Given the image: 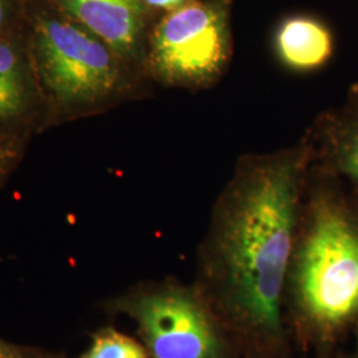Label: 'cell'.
I'll list each match as a JSON object with an SVG mask.
<instances>
[{
    "instance_id": "cell-9",
    "label": "cell",
    "mask_w": 358,
    "mask_h": 358,
    "mask_svg": "<svg viewBox=\"0 0 358 358\" xmlns=\"http://www.w3.org/2000/svg\"><path fill=\"white\" fill-rule=\"evenodd\" d=\"M83 358H148L145 349L128 336L106 331L96 336Z\"/></svg>"
},
{
    "instance_id": "cell-4",
    "label": "cell",
    "mask_w": 358,
    "mask_h": 358,
    "mask_svg": "<svg viewBox=\"0 0 358 358\" xmlns=\"http://www.w3.org/2000/svg\"><path fill=\"white\" fill-rule=\"evenodd\" d=\"M34 48L41 81L59 103H97L112 94L121 81L120 57L77 23L38 19Z\"/></svg>"
},
{
    "instance_id": "cell-8",
    "label": "cell",
    "mask_w": 358,
    "mask_h": 358,
    "mask_svg": "<svg viewBox=\"0 0 358 358\" xmlns=\"http://www.w3.org/2000/svg\"><path fill=\"white\" fill-rule=\"evenodd\" d=\"M26 75L22 59L11 43H0V121L13 118L26 103Z\"/></svg>"
},
{
    "instance_id": "cell-13",
    "label": "cell",
    "mask_w": 358,
    "mask_h": 358,
    "mask_svg": "<svg viewBox=\"0 0 358 358\" xmlns=\"http://www.w3.org/2000/svg\"><path fill=\"white\" fill-rule=\"evenodd\" d=\"M0 358H24L23 355L13 346L0 341Z\"/></svg>"
},
{
    "instance_id": "cell-1",
    "label": "cell",
    "mask_w": 358,
    "mask_h": 358,
    "mask_svg": "<svg viewBox=\"0 0 358 358\" xmlns=\"http://www.w3.org/2000/svg\"><path fill=\"white\" fill-rule=\"evenodd\" d=\"M306 153L300 148L245 158L227 187L213 232L224 301L252 332L276 336Z\"/></svg>"
},
{
    "instance_id": "cell-14",
    "label": "cell",
    "mask_w": 358,
    "mask_h": 358,
    "mask_svg": "<svg viewBox=\"0 0 358 358\" xmlns=\"http://www.w3.org/2000/svg\"><path fill=\"white\" fill-rule=\"evenodd\" d=\"M7 16V0H0V31Z\"/></svg>"
},
{
    "instance_id": "cell-2",
    "label": "cell",
    "mask_w": 358,
    "mask_h": 358,
    "mask_svg": "<svg viewBox=\"0 0 358 358\" xmlns=\"http://www.w3.org/2000/svg\"><path fill=\"white\" fill-rule=\"evenodd\" d=\"M294 294L315 327L333 331L358 315V224L340 206L317 202L294 256Z\"/></svg>"
},
{
    "instance_id": "cell-7",
    "label": "cell",
    "mask_w": 358,
    "mask_h": 358,
    "mask_svg": "<svg viewBox=\"0 0 358 358\" xmlns=\"http://www.w3.org/2000/svg\"><path fill=\"white\" fill-rule=\"evenodd\" d=\"M275 48L285 66L294 71H312L331 57L332 35L317 19L296 15L280 23L275 35Z\"/></svg>"
},
{
    "instance_id": "cell-11",
    "label": "cell",
    "mask_w": 358,
    "mask_h": 358,
    "mask_svg": "<svg viewBox=\"0 0 358 358\" xmlns=\"http://www.w3.org/2000/svg\"><path fill=\"white\" fill-rule=\"evenodd\" d=\"M189 1H192V0H145L146 6L158 8V10H164L166 13H173L180 7L186 6Z\"/></svg>"
},
{
    "instance_id": "cell-12",
    "label": "cell",
    "mask_w": 358,
    "mask_h": 358,
    "mask_svg": "<svg viewBox=\"0 0 358 358\" xmlns=\"http://www.w3.org/2000/svg\"><path fill=\"white\" fill-rule=\"evenodd\" d=\"M13 157V152L6 142L0 141V177L6 173L7 167L10 165V159Z\"/></svg>"
},
{
    "instance_id": "cell-10",
    "label": "cell",
    "mask_w": 358,
    "mask_h": 358,
    "mask_svg": "<svg viewBox=\"0 0 358 358\" xmlns=\"http://www.w3.org/2000/svg\"><path fill=\"white\" fill-rule=\"evenodd\" d=\"M336 159L338 167L358 182V124L348 129L337 142Z\"/></svg>"
},
{
    "instance_id": "cell-3",
    "label": "cell",
    "mask_w": 358,
    "mask_h": 358,
    "mask_svg": "<svg viewBox=\"0 0 358 358\" xmlns=\"http://www.w3.org/2000/svg\"><path fill=\"white\" fill-rule=\"evenodd\" d=\"M231 0H192L154 28L149 63L162 83L185 88L213 85L230 62Z\"/></svg>"
},
{
    "instance_id": "cell-5",
    "label": "cell",
    "mask_w": 358,
    "mask_h": 358,
    "mask_svg": "<svg viewBox=\"0 0 358 358\" xmlns=\"http://www.w3.org/2000/svg\"><path fill=\"white\" fill-rule=\"evenodd\" d=\"M153 358H220L222 341L203 304L182 289H166L133 306Z\"/></svg>"
},
{
    "instance_id": "cell-6",
    "label": "cell",
    "mask_w": 358,
    "mask_h": 358,
    "mask_svg": "<svg viewBox=\"0 0 358 358\" xmlns=\"http://www.w3.org/2000/svg\"><path fill=\"white\" fill-rule=\"evenodd\" d=\"M63 13L103 41L120 59H131L141 47L145 0H52Z\"/></svg>"
}]
</instances>
